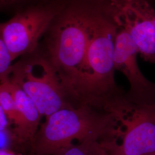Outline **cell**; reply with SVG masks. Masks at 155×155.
<instances>
[{
	"mask_svg": "<svg viewBox=\"0 0 155 155\" xmlns=\"http://www.w3.org/2000/svg\"><path fill=\"white\" fill-rule=\"evenodd\" d=\"M117 31L111 18L90 11L88 44L83 67L64 92L72 106H88L114 114L122 123L136 106L127 103L125 93L115 81L114 53Z\"/></svg>",
	"mask_w": 155,
	"mask_h": 155,
	"instance_id": "obj_1",
	"label": "cell"
},
{
	"mask_svg": "<svg viewBox=\"0 0 155 155\" xmlns=\"http://www.w3.org/2000/svg\"><path fill=\"white\" fill-rule=\"evenodd\" d=\"M122 132L120 120L114 114L88 106L66 107L46 117L31 141L32 153L55 155L74 140L118 139Z\"/></svg>",
	"mask_w": 155,
	"mask_h": 155,
	"instance_id": "obj_2",
	"label": "cell"
},
{
	"mask_svg": "<svg viewBox=\"0 0 155 155\" xmlns=\"http://www.w3.org/2000/svg\"><path fill=\"white\" fill-rule=\"evenodd\" d=\"M89 13L75 6L61 5L47 32L43 55L55 70L63 91L83 67L88 44Z\"/></svg>",
	"mask_w": 155,
	"mask_h": 155,
	"instance_id": "obj_3",
	"label": "cell"
},
{
	"mask_svg": "<svg viewBox=\"0 0 155 155\" xmlns=\"http://www.w3.org/2000/svg\"><path fill=\"white\" fill-rule=\"evenodd\" d=\"M22 56L12 64L9 77L28 95L45 118L56 111L72 107L67 100L55 70L43 54Z\"/></svg>",
	"mask_w": 155,
	"mask_h": 155,
	"instance_id": "obj_4",
	"label": "cell"
},
{
	"mask_svg": "<svg viewBox=\"0 0 155 155\" xmlns=\"http://www.w3.org/2000/svg\"><path fill=\"white\" fill-rule=\"evenodd\" d=\"M61 5L38 3L20 9L5 22L0 23L2 39L13 61L36 50Z\"/></svg>",
	"mask_w": 155,
	"mask_h": 155,
	"instance_id": "obj_5",
	"label": "cell"
},
{
	"mask_svg": "<svg viewBox=\"0 0 155 155\" xmlns=\"http://www.w3.org/2000/svg\"><path fill=\"white\" fill-rule=\"evenodd\" d=\"M111 19L125 30L145 61L155 63V10L148 0H107Z\"/></svg>",
	"mask_w": 155,
	"mask_h": 155,
	"instance_id": "obj_6",
	"label": "cell"
},
{
	"mask_svg": "<svg viewBox=\"0 0 155 155\" xmlns=\"http://www.w3.org/2000/svg\"><path fill=\"white\" fill-rule=\"evenodd\" d=\"M139 54L133 39L122 28L117 33L114 63L115 69L124 74L129 83V89L125 94V100L133 106L155 104V83L150 81L141 72L137 61Z\"/></svg>",
	"mask_w": 155,
	"mask_h": 155,
	"instance_id": "obj_7",
	"label": "cell"
},
{
	"mask_svg": "<svg viewBox=\"0 0 155 155\" xmlns=\"http://www.w3.org/2000/svg\"><path fill=\"white\" fill-rule=\"evenodd\" d=\"M122 143L112 155H155V104L136 106L122 122Z\"/></svg>",
	"mask_w": 155,
	"mask_h": 155,
	"instance_id": "obj_8",
	"label": "cell"
},
{
	"mask_svg": "<svg viewBox=\"0 0 155 155\" xmlns=\"http://www.w3.org/2000/svg\"><path fill=\"white\" fill-rule=\"evenodd\" d=\"M12 83L16 107L14 133L19 142H31L38 130L42 116L28 95L16 84Z\"/></svg>",
	"mask_w": 155,
	"mask_h": 155,
	"instance_id": "obj_9",
	"label": "cell"
},
{
	"mask_svg": "<svg viewBox=\"0 0 155 155\" xmlns=\"http://www.w3.org/2000/svg\"><path fill=\"white\" fill-rule=\"evenodd\" d=\"M117 139L88 140L72 143L55 155H112V149Z\"/></svg>",
	"mask_w": 155,
	"mask_h": 155,
	"instance_id": "obj_10",
	"label": "cell"
},
{
	"mask_svg": "<svg viewBox=\"0 0 155 155\" xmlns=\"http://www.w3.org/2000/svg\"><path fill=\"white\" fill-rule=\"evenodd\" d=\"M0 106L8 119L15 121L16 116V101L13 85L9 73L0 77Z\"/></svg>",
	"mask_w": 155,
	"mask_h": 155,
	"instance_id": "obj_11",
	"label": "cell"
},
{
	"mask_svg": "<svg viewBox=\"0 0 155 155\" xmlns=\"http://www.w3.org/2000/svg\"><path fill=\"white\" fill-rule=\"evenodd\" d=\"M12 61L11 55L2 39L0 28V77L9 73Z\"/></svg>",
	"mask_w": 155,
	"mask_h": 155,
	"instance_id": "obj_12",
	"label": "cell"
},
{
	"mask_svg": "<svg viewBox=\"0 0 155 155\" xmlns=\"http://www.w3.org/2000/svg\"><path fill=\"white\" fill-rule=\"evenodd\" d=\"M26 0H0V11L20 4Z\"/></svg>",
	"mask_w": 155,
	"mask_h": 155,
	"instance_id": "obj_13",
	"label": "cell"
},
{
	"mask_svg": "<svg viewBox=\"0 0 155 155\" xmlns=\"http://www.w3.org/2000/svg\"><path fill=\"white\" fill-rule=\"evenodd\" d=\"M7 118L3 109L0 106V131L4 130L7 127Z\"/></svg>",
	"mask_w": 155,
	"mask_h": 155,
	"instance_id": "obj_14",
	"label": "cell"
},
{
	"mask_svg": "<svg viewBox=\"0 0 155 155\" xmlns=\"http://www.w3.org/2000/svg\"><path fill=\"white\" fill-rule=\"evenodd\" d=\"M0 155H17L10 150H0Z\"/></svg>",
	"mask_w": 155,
	"mask_h": 155,
	"instance_id": "obj_15",
	"label": "cell"
},
{
	"mask_svg": "<svg viewBox=\"0 0 155 155\" xmlns=\"http://www.w3.org/2000/svg\"><path fill=\"white\" fill-rule=\"evenodd\" d=\"M36 155V154H35V153H31V155Z\"/></svg>",
	"mask_w": 155,
	"mask_h": 155,
	"instance_id": "obj_16",
	"label": "cell"
}]
</instances>
